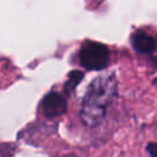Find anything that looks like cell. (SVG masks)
<instances>
[{
    "instance_id": "1",
    "label": "cell",
    "mask_w": 157,
    "mask_h": 157,
    "mask_svg": "<svg viewBox=\"0 0 157 157\" xmlns=\"http://www.w3.org/2000/svg\"><path fill=\"white\" fill-rule=\"evenodd\" d=\"M117 94V81L113 75L97 77L90 86L80 112L86 126H96L104 118L105 109Z\"/></svg>"
},
{
    "instance_id": "2",
    "label": "cell",
    "mask_w": 157,
    "mask_h": 157,
    "mask_svg": "<svg viewBox=\"0 0 157 157\" xmlns=\"http://www.w3.org/2000/svg\"><path fill=\"white\" fill-rule=\"evenodd\" d=\"M80 61L85 69L102 70L109 63L108 48L97 42H87L80 50Z\"/></svg>"
},
{
    "instance_id": "3",
    "label": "cell",
    "mask_w": 157,
    "mask_h": 157,
    "mask_svg": "<svg viewBox=\"0 0 157 157\" xmlns=\"http://www.w3.org/2000/svg\"><path fill=\"white\" fill-rule=\"evenodd\" d=\"M42 110L47 118H56L65 113L66 101L55 92L47 94L42 102Z\"/></svg>"
},
{
    "instance_id": "4",
    "label": "cell",
    "mask_w": 157,
    "mask_h": 157,
    "mask_svg": "<svg viewBox=\"0 0 157 157\" xmlns=\"http://www.w3.org/2000/svg\"><path fill=\"white\" fill-rule=\"evenodd\" d=\"M131 42H132V47L137 52L144 53V54L151 53L156 48V40L151 36L144 32H135L131 37Z\"/></svg>"
},
{
    "instance_id": "5",
    "label": "cell",
    "mask_w": 157,
    "mask_h": 157,
    "mask_svg": "<svg viewBox=\"0 0 157 157\" xmlns=\"http://www.w3.org/2000/svg\"><path fill=\"white\" fill-rule=\"evenodd\" d=\"M83 78V72L78 71V70H74L69 74V77H67V81L65 82L64 85V91L66 93H71L74 91V88L81 82V80Z\"/></svg>"
},
{
    "instance_id": "6",
    "label": "cell",
    "mask_w": 157,
    "mask_h": 157,
    "mask_svg": "<svg viewBox=\"0 0 157 157\" xmlns=\"http://www.w3.org/2000/svg\"><path fill=\"white\" fill-rule=\"evenodd\" d=\"M15 152V146L12 144L0 145V157H12Z\"/></svg>"
},
{
    "instance_id": "7",
    "label": "cell",
    "mask_w": 157,
    "mask_h": 157,
    "mask_svg": "<svg viewBox=\"0 0 157 157\" xmlns=\"http://www.w3.org/2000/svg\"><path fill=\"white\" fill-rule=\"evenodd\" d=\"M146 151L151 157H157V142H150L146 146Z\"/></svg>"
}]
</instances>
